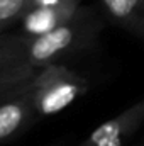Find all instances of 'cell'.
Here are the masks:
<instances>
[{"label":"cell","instance_id":"cell-1","mask_svg":"<svg viewBox=\"0 0 144 146\" xmlns=\"http://www.w3.org/2000/svg\"><path fill=\"white\" fill-rule=\"evenodd\" d=\"M98 33V24L93 21H83V17L73 14L71 19H68L65 24L51 29L49 33H44L29 44V61L31 65L44 66L56 60L58 56H63L70 51L87 48Z\"/></svg>","mask_w":144,"mask_h":146},{"label":"cell","instance_id":"cell-2","mask_svg":"<svg viewBox=\"0 0 144 146\" xmlns=\"http://www.w3.org/2000/svg\"><path fill=\"white\" fill-rule=\"evenodd\" d=\"M87 92V80L65 66H48L32 82L36 112L56 114Z\"/></svg>","mask_w":144,"mask_h":146},{"label":"cell","instance_id":"cell-3","mask_svg":"<svg viewBox=\"0 0 144 146\" xmlns=\"http://www.w3.org/2000/svg\"><path fill=\"white\" fill-rule=\"evenodd\" d=\"M144 124V97L98 126L81 146H126Z\"/></svg>","mask_w":144,"mask_h":146},{"label":"cell","instance_id":"cell-4","mask_svg":"<svg viewBox=\"0 0 144 146\" xmlns=\"http://www.w3.org/2000/svg\"><path fill=\"white\" fill-rule=\"evenodd\" d=\"M32 82L24 90L0 102V143L12 138L17 131H20L22 126L31 117V114L36 110L34 95H32Z\"/></svg>","mask_w":144,"mask_h":146},{"label":"cell","instance_id":"cell-5","mask_svg":"<svg viewBox=\"0 0 144 146\" xmlns=\"http://www.w3.org/2000/svg\"><path fill=\"white\" fill-rule=\"evenodd\" d=\"M102 3L114 22L131 33H136L144 17V0H102Z\"/></svg>","mask_w":144,"mask_h":146},{"label":"cell","instance_id":"cell-6","mask_svg":"<svg viewBox=\"0 0 144 146\" xmlns=\"http://www.w3.org/2000/svg\"><path fill=\"white\" fill-rule=\"evenodd\" d=\"M73 14H75V7H39L27 17L26 27L29 33L41 36L65 24L68 19L73 17Z\"/></svg>","mask_w":144,"mask_h":146},{"label":"cell","instance_id":"cell-7","mask_svg":"<svg viewBox=\"0 0 144 146\" xmlns=\"http://www.w3.org/2000/svg\"><path fill=\"white\" fill-rule=\"evenodd\" d=\"M7 78H34V66L29 61V54L0 48V80Z\"/></svg>","mask_w":144,"mask_h":146},{"label":"cell","instance_id":"cell-8","mask_svg":"<svg viewBox=\"0 0 144 146\" xmlns=\"http://www.w3.org/2000/svg\"><path fill=\"white\" fill-rule=\"evenodd\" d=\"M34 78H7V80H0V102H3L5 99L12 97L14 94L24 90Z\"/></svg>","mask_w":144,"mask_h":146},{"label":"cell","instance_id":"cell-9","mask_svg":"<svg viewBox=\"0 0 144 146\" xmlns=\"http://www.w3.org/2000/svg\"><path fill=\"white\" fill-rule=\"evenodd\" d=\"M26 0H0V24L12 21L22 12Z\"/></svg>","mask_w":144,"mask_h":146},{"label":"cell","instance_id":"cell-10","mask_svg":"<svg viewBox=\"0 0 144 146\" xmlns=\"http://www.w3.org/2000/svg\"><path fill=\"white\" fill-rule=\"evenodd\" d=\"M134 34H137V36H144V17L141 19V22H139V26H137V29H136Z\"/></svg>","mask_w":144,"mask_h":146},{"label":"cell","instance_id":"cell-11","mask_svg":"<svg viewBox=\"0 0 144 146\" xmlns=\"http://www.w3.org/2000/svg\"><path fill=\"white\" fill-rule=\"evenodd\" d=\"M137 146H144V139H143V141H141V143H139Z\"/></svg>","mask_w":144,"mask_h":146}]
</instances>
